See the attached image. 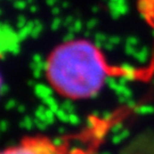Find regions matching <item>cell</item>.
<instances>
[{
    "instance_id": "cell-1",
    "label": "cell",
    "mask_w": 154,
    "mask_h": 154,
    "mask_svg": "<svg viewBox=\"0 0 154 154\" xmlns=\"http://www.w3.org/2000/svg\"><path fill=\"white\" fill-rule=\"evenodd\" d=\"M153 69H136L111 64L103 51L88 40H71L57 46L49 54L45 72L50 87L69 99L96 96L107 81L116 78L149 79Z\"/></svg>"
},
{
    "instance_id": "cell-3",
    "label": "cell",
    "mask_w": 154,
    "mask_h": 154,
    "mask_svg": "<svg viewBox=\"0 0 154 154\" xmlns=\"http://www.w3.org/2000/svg\"><path fill=\"white\" fill-rule=\"evenodd\" d=\"M140 15L152 29H154V0H137Z\"/></svg>"
},
{
    "instance_id": "cell-4",
    "label": "cell",
    "mask_w": 154,
    "mask_h": 154,
    "mask_svg": "<svg viewBox=\"0 0 154 154\" xmlns=\"http://www.w3.org/2000/svg\"><path fill=\"white\" fill-rule=\"evenodd\" d=\"M0 88H1V77H0Z\"/></svg>"
},
{
    "instance_id": "cell-2",
    "label": "cell",
    "mask_w": 154,
    "mask_h": 154,
    "mask_svg": "<svg viewBox=\"0 0 154 154\" xmlns=\"http://www.w3.org/2000/svg\"><path fill=\"white\" fill-rule=\"evenodd\" d=\"M112 123L96 118L94 123L77 137L53 139L46 136H33L18 144L0 149V154H96V149Z\"/></svg>"
}]
</instances>
